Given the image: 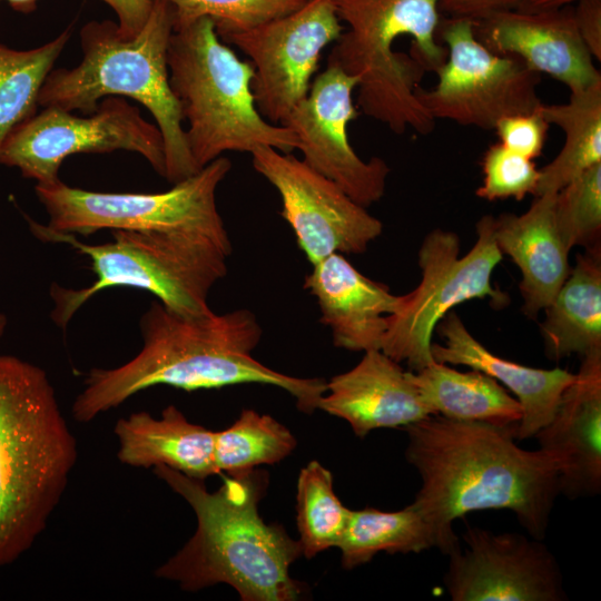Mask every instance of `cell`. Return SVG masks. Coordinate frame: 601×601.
Here are the masks:
<instances>
[{"mask_svg":"<svg viewBox=\"0 0 601 601\" xmlns=\"http://www.w3.org/2000/svg\"><path fill=\"white\" fill-rule=\"evenodd\" d=\"M516 426L431 415L404 427L405 457L422 481L413 503L443 554L460 546L454 521L474 511L510 510L530 536L544 539L560 494L559 469L545 451L520 447Z\"/></svg>","mask_w":601,"mask_h":601,"instance_id":"cell-1","label":"cell"},{"mask_svg":"<svg viewBox=\"0 0 601 601\" xmlns=\"http://www.w3.org/2000/svg\"><path fill=\"white\" fill-rule=\"evenodd\" d=\"M140 351L112 368H91L71 406L73 420L89 423L135 394L157 385L187 392L239 384L279 387L312 413L326 391L323 378L286 375L252 356L263 329L246 308L185 315L155 300L139 321Z\"/></svg>","mask_w":601,"mask_h":601,"instance_id":"cell-2","label":"cell"},{"mask_svg":"<svg viewBox=\"0 0 601 601\" xmlns=\"http://www.w3.org/2000/svg\"><path fill=\"white\" fill-rule=\"evenodd\" d=\"M154 473L193 509L195 533L155 570L158 579L188 592L219 583L230 585L243 601H295L302 583L289 574L300 556L299 541L280 525L266 523L258 512L268 475L262 470L225 475L209 492L203 480L166 465Z\"/></svg>","mask_w":601,"mask_h":601,"instance_id":"cell-3","label":"cell"},{"mask_svg":"<svg viewBox=\"0 0 601 601\" xmlns=\"http://www.w3.org/2000/svg\"><path fill=\"white\" fill-rule=\"evenodd\" d=\"M77 460V439L46 371L0 354V566L46 530Z\"/></svg>","mask_w":601,"mask_h":601,"instance_id":"cell-4","label":"cell"},{"mask_svg":"<svg viewBox=\"0 0 601 601\" xmlns=\"http://www.w3.org/2000/svg\"><path fill=\"white\" fill-rule=\"evenodd\" d=\"M440 0H334L347 24L327 62L358 78V111L401 135L430 134L436 120L416 89L447 58L437 40Z\"/></svg>","mask_w":601,"mask_h":601,"instance_id":"cell-5","label":"cell"},{"mask_svg":"<svg viewBox=\"0 0 601 601\" xmlns=\"http://www.w3.org/2000/svg\"><path fill=\"white\" fill-rule=\"evenodd\" d=\"M174 23V9L167 0H154L145 26L132 37L122 36L117 22L110 20L86 23L80 30V63L51 70L38 105L90 115L107 97L126 96L140 102L152 115L162 137L164 177L175 184L198 169L169 83L167 51Z\"/></svg>","mask_w":601,"mask_h":601,"instance_id":"cell-6","label":"cell"},{"mask_svg":"<svg viewBox=\"0 0 601 601\" xmlns=\"http://www.w3.org/2000/svg\"><path fill=\"white\" fill-rule=\"evenodd\" d=\"M28 224L38 239L67 244L87 255L96 274V280L82 288L51 286L50 316L61 329L91 297L117 286L148 292L180 314L207 313L209 292L227 274L231 254L228 233L118 229L111 230V242L87 244L33 219L28 218Z\"/></svg>","mask_w":601,"mask_h":601,"instance_id":"cell-7","label":"cell"},{"mask_svg":"<svg viewBox=\"0 0 601 601\" xmlns=\"http://www.w3.org/2000/svg\"><path fill=\"white\" fill-rule=\"evenodd\" d=\"M167 63L198 170L225 151L252 152L265 146L285 154L297 149L289 128L259 114L252 91V62L240 60L220 40L208 18L174 30Z\"/></svg>","mask_w":601,"mask_h":601,"instance_id":"cell-8","label":"cell"},{"mask_svg":"<svg viewBox=\"0 0 601 601\" xmlns=\"http://www.w3.org/2000/svg\"><path fill=\"white\" fill-rule=\"evenodd\" d=\"M476 234L475 244L462 257L459 236L451 230L433 229L420 247L421 282L412 292L400 295L395 311L387 316L381 346L412 372L434 362L433 333L456 305L473 298H490L496 307L509 303V296L492 286V273L503 256L494 238V217L483 216Z\"/></svg>","mask_w":601,"mask_h":601,"instance_id":"cell-9","label":"cell"},{"mask_svg":"<svg viewBox=\"0 0 601 601\" xmlns=\"http://www.w3.org/2000/svg\"><path fill=\"white\" fill-rule=\"evenodd\" d=\"M231 168L218 157L161 193H105L75 188L60 179L35 187L48 227L88 236L110 230H187L226 234L216 191Z\"/></svg>","mask_w":601,"mask_h":601,"instance_id":"cell-10","label":"cell"},{"mask_svg":"<svg viewBox=\"0 0 601 601\" xmlns=\"http://www.w3.org/2000/svg\"><path fill=\"white\" fill-rule=\"evenodd\" d=\"M437 33L447 58L435 70L436 86L416 89L433 119L493 130L501 118L533 112L542 104L541 75L516 57L490 51L476 39L472 20L446 17L440 20Z\"/></svg>","mask_w":601,"mask_h":601,"instance_id":"cell-11","label":"cell"},{"mask_svg":"<svg viewBox=\"0 0 601 601\" xmlns=\"http://www.w3.org/2000/svg\"><path fill=\"white\" fill-rule=\"evenodd\" d=\"M127 150L141 155L164 177L165 152L159 128L118 97H107L79 117L46 107L18 125L0 148V165L19 169L37 184L59 180L62 161L75 154Z\"/></svg>","mask_w":601,"mask_h":601,"instance_id":"cell-12","label":"cell"},{"mask_svg":"<svg viewBox=\"0 0 601 601\" xmlns=\"http://www.w3.org/2000/svg\"><path fill=\"white\" fill-rule=\"evenodd\" d=\"M343 31L334 0H306L288 14L221 41L250 58L257 110L278 125L307 96L322 51Z\"/></svg>","mask_w":601,"mask_h":601,"instance_id":"cell-13","label":"cell"},{"mask_svg":"<svg viewBox=\"0 0 601 601\" xmlns=\"http://www.w3.org/2000/svg\"><path fill=\"white\" fill-rule=\"evenodd\" d=\"M254 169L277 190L282 217L313 265L332 254H362L383 231L382 221L303 159L273 147L252 152Z\"/></svg>","mask_w":601,"mask_h":601,"instance_id":"cell-14","label":"cell"},{"mask_svg":"<svg viewBox=\"0 0 601 601\" xmlns=\"http://www.w3.org/2000/svg\"><path fill=\"white\" fill-rule=\"evenodd\" d=\"M358 78L327 62L312 81L307 96L282 121L296 136L303 160L367 208L385 193L391 171L386 161L359 158L349 144L347 126L359 111L353 104Z\"/></svg>","mask_w":601,"mask_h":601,"instance_id":"cell-15","label":"cell"},{"mask_svg":"<svg viewBox=\"0 0 601 601\" xmlns=\"http://www.w3.org/2000/svg\"><path fill=\"white\" fill-rule=\"evenodd\" d=\"M449 556L444 585L453 601L568 600L560 565L542 540L467 526Z\"/></svg>","mask_w":601,"mask_h":601,"instance_id":"cell-16","label":"cell"},{"mask_svg":"<svg viewBox=\"0 0 601 601\" xmlns=\"http://www.w3.org/2000/svg\"><path fill=\"white\" fill-rule=\"evenodd\" d=\"M473 30L490 51L519 58L532 71L565 85L570 93L601 82L571 6L503 10L473 21Z\"/></svg>","mask_w":601,"mask_h":601,"instance_id":"cell-17","label":"cell"},{"mask_svg":"<svg viewBox=\"0 0 601 601\" xmlns=\"http://www.w3.org/2000/svg\"><path fill=\"white\" fill-rule=\"evenodd\" d=\"M534 437L559 469L560 494L574 500L601 491V352L582 357L551 421Z\"/></svg>","mask_w":601,"mask_h":601,"instance_id":"cell-18","label":"cell"},{"mask_svg":"<svg viewBox=\"0 0 601 601\" xmlns=\"http://www.w3.org/2000/svg\"><path fill=\"white\" fill-rule=\"evenodd\" d=\"M317 410L346 421L357 437L405 427L434 415L398 362L382 349L364 352L349 371L326 382Z\"/></svg>","mask_w":601,"mask_h":601,"instance_id":"cell-19","label":"cell"},{"mask_svg":"<svg viewBox=\"0 0 601 601\" xmlns=\"http://www.w3.org/2000/svg\"><path fill=\"white\" fill-rule=\"evenodd\" d=\"M304 288L316 298L321 323L332 332L336 347L366 352L381 349L387 316L398 295L356 269L343 254H332L312 266Z\"/></svg>","mask_w":601,"mask_h":601,"instance_id":"cell-20","label":"cell"},{"mask_svg":"<svg viewBox=\"0 0 601 601\" xmlns=\"http://www.w3.org/2000/svg\"><path fill=\"white\" fill-rule=\"evenodd\" d=\"M437 327L444 342L431 345L435 362L483 372L518 400L522 407V418L515 430L518 441L534 437L551 421L575 374L559 367H529L494 355L467 331L455 312H449Z\"/></svg>","mask_w":601,"mask_h":601,"instance_id":"cell-21","label":"cell"},{"mask_svg":"<svg viewBox=\"0 0 601 601\" xmlns=\"http://www.w3.org/2000/svg\"><path fill=\"white\" fill-rule=\"evenodd\" d=\"M556 193L535 196L522 215L502 214L494 218V238L502 254L520 268L522 312L536 318L553 299L571 270L570 249L554 219Z\"/></svg>","mask_w":601,"mask_h":601,"instance_id":"cell-22","label":"cell"},{"mask_svg":"<svg viewBox=\"0 0 601 601\" xmlns=\"http://www.w3.org/2000/svg\"><path fill=\"white\" fill-rule=\"evenodd\" d=\"M214 433L190 422L175 405L165 407L159 417L146 411L131 413L114 427L121 464L141 469L166 465L203 481L218 474Z\"/></svg>","mask_w":601,"mask_h":601,"instance_id":"cell-23","label":"cell"},{"mask_svg":"<svg viewBox=\"0 0 601 601\" xmlns=\"http://www.w3.org/2000/svg\"><path fill=\"white\" fill-rule=\"evenodd\" d=\"M544 311L541 332L549 358L601 352L600 245L577 255L575 265Z\"/></svg>","mask_w":601,"mask_h":601,"instance_id":"cell-24","label":"cell"},{"mask_svg":"<svg viewBox=\"0 0 601 601\" xmlns=\"http://www.w3.org/2000/svg\"><path fill=\"white\" fill-rule=\"evenodd\" d=\"M410 376L434 415L502 426L522 418L518 400L483 372H460L434 361Z\"/></svg>","mask_w":601,"mask_h":601,"instance_id":"cell-25","label":"cell"},{"mask_svg":"<svg viewBox=\"0 0 601 601\" xmlns=\"http://www.w3.org/2000/svg\"><path fill=\"white\" fill-rule=\"evenodd\" d=\"M536 111L564 132L556 157L542 169L534 196L558 193L585 170L601 164V82L570 93L565 104H541Z\"/></svg>","mask_w":601,"mask_h":601,"instance_id":"cell-26","label":"cell"},{"mask_svg":"<svg viewBox=\"0 0 601 601\" xmlns=\"http://www.w3.org/2000/svg\"><path fill=\"white\" fill-rule=\"evenodd\" d=\"M346 570L368 563L377 553H421L437 548L433 526L412 502L400 511L351 510L337 546Z\"/></svg>","mask_w":601,"mask_h":601,"instance_id":"cell-27","label":"cell"},{"mask_svg":"<svg viewBox=\"0 0 601 601\" xmlns=\"http://www.w3.org/2000/svg\"><path fill=\"white\" fill-rule=\"evenodd\" d=\"M70 35L66 29L51 41L27 50L0 42V148L18 125L36 114L41 87Z\"/></svg>","mask_w":601,"mask_h":601,"instance_id":"cell-28","label":"cell"},{"mask_svg":"<svg viewBox=\"0 0 601 601\" xmlns=\"http://www.w3.org/2000/svg\"><path fill=\"white\" fill-rule=\"evenodd\" d=\"M296 444L277 420L245 408L230 426L214 433V463L218 474L235 475L283 461Z\"/></svg>","mask_w":601,"mask_h":601,"instance_id":"cell-29","label":"cell"},{"mask_svg":"<svg viewBox=\"0 0 601 601\" xmlns=\"http://www.w3.org/2000/svg\"><path fill=\"white\" fill-rule=\"evenodd\" d=\"M296 501L302 554L312 559L336 548L351 510L335 494L331 471L317 461L308 462L298 475Z\"/></svg>","mask_w":601,"mask_h":601,"instance_id":"cell-30","label":"cell"},{"mask_svg":"<svg viewBox=\"0 0 601 601\" xmlns=\"http://www.w3.org/2000/svg\"><path fill=\"white\" fill-rule=\"evenodd\" d=\"M174 9V30L208 18L223 40L288 14L306 0H167Z\"/></svg>","mask_w":601,"mask_h":601,"instance_id":"cell-31","label":"cell"},{"mask_svg":"<svg viewBox=\"0 0 601 601\" xmlns=\"http://www.w3.org/2000/svg\"><path fill=\"white\" fill-rule=\"evenodd\" d=\"M554 219L566 247L600 245L601 164L585 170L560 189L554 199Z\"/></svg>","mask_w":601,"mask_h":601,"instance_id":"cell-32","label":"cell"},{"mask_svg":"<svg viewBox=\"0 0 601 601\" xmlns=\"http://www.w3.org/2000/svg\"><path fill=\"white\" fill-rule=\"evenodd\" d=\"M481 166L483 183L475 191L477 197L489 201L522 200L529 194L534 195L540 171L532 159L497 142L485 150Z\"/></svg>","mask_w":601,"mask_h":601,"instance_id":"cell-33","label":"cell"},{"mask_svg":"<svg viewBox=\"0 0 601 601\" xmlns=\"http://www.w3.org/2000/svg\"><path fill=\"white\" fill-rule=\"evenodd\" d=\"M550 124L535 110L501 118L493 130L500 144L529 159L541 156Z\"/></svg>","mask_w":601,"mask_h":601,"instance_id":"cell-34","label":"cell"},{"mask_svg":"<svg viewBox=\"0 0 601 601\" xmlns=\"http://www.w3.org/2000/svg\"><path fill=\"white\" fill-rule=\"evenodd\" d=\"M579 33L589 52L601 60V0H581L573 7Z\"/></svg>","mask_w":601,"mask_h":601,"instance_id":"cell-35","label":"cell"},{"mask_svg":"<svg viewBox=\"0 0 601 601\" xmlns=\"http://www.w3.org/2000/svg\"><path fill=\"white\" fill-rule=\"evenodd\" d=\"M519 0H440L439 11L450 18L481 20L495 12L518 9Z\"/></svg>","mask_w":601,"mask_h":601,"instance_id":"cell-36","label":"cell"},{"mask_svg":"<svg viewBox=\"0 0 601 601\" xmlns=\"http://www.w3.org/2000/svg\"><path fill=\"white\" fill-rule=\"evenodd\" d=\"M108 4L117 17L119 31L125 37L137 35L145 26L154 0H100Z\"/></svg>","mask_w":601,"mask_h":601,"instance_id":"cell-37","label":"cell"},{"mask_svg":"<svg viewBox=\"0 0 601 601\" xmlns=\"http://www.w3.org/2000/svg\"><path fill=\"white\" fill-rule=\"evenodd\" d=\"M581 0H519V8L523 10H544L571 6Z\"/></svg>","mask_w":601,"mask_h":601,"instance_id":"cell-38","label":"cell"},{"mask_svg":"<svg viewBox=\"0 0 601 601\" xmlns=\"http://www.w3.org/2000/svg\"><path fill=\"white\" fill-rule=\"evenodd\" d=\"M6 1L9 3V6L13 10L21 13H30L36 9L37 2L39 0H6Z\"/></svg>","mask_w":601,"mask_h":601,"instance_id":"cell-39","label":"cell"},{"mask_svg":"<svg viewBox=\"0 0 601 601\" xmlns=\"http://www.w3.org/2000/svg\"><path fill=\"white\" fill-rule=\"evenodd\" d=\"M7 327V317L4 314L0 313V337L3 335Z\"/></svg>","mask_w":601,"mask_h":601,"instance_id":"cell-40","label":"cell"}]
</instances>
